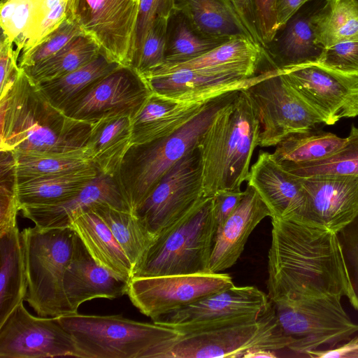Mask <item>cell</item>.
<instances>
[{"mask_svg":"<svg viewBox=\"0 0 358 358\" xmlns=\"http://www.w3.org/2000/svg\"><path fill=\"white\" fill-rule=\"evenodd\" d=\"M317 44L327 48L336 44L358 41V1L324 0L313 17Z\"/></svg>","mask_w":358,"mask_h":358,"instance_id":"35","label":"cell"},{"mask_svg":"<svg viewBox=\"0 0 358 358\" xmlns=\"http://www.w3.org/2000/svg\"><path fill=\"white\" fill-rule=\"evenodd\" d=\"M82 34L84 33L79 25L68 13L67 17L55 29L19 57L20 69L32 66L51 57L72 38Z\"/></svg>","mask_w":358,"mask_h":358,"instance_id":"42","label":"cell"},{"mask_svg":"<svg viewBox=\"0 0 358 358\" xmlns=\"http://www.w3.org/2000/svg\"><path fill=\"white\" fill-rule=\"evenodd\" d=\"M174 13L173 0H139L133 62L155 20L159 17L170 18Z\"/></svg>","mask_w":358,"mask_h":358,"instance_id":"44","label":"cell"},{"mask_svg":"<svg viewBox=\"0 0 358 358\" xmlns=\"http://www.w3.org/2000/svg\"><path fill=\"white\" fill-rule=\"evenodd\" d=\"M332 348L309 351L306 355L311 358H358V336Z\"/></svg>","mask_w":358,"mask_h":358,"instance_id":"50","label":"cell"},{"mask_svg":"<svg viewBox=\"0 0 358 358\" xmlns=\"http://www.w3.org/2000/svg\"><path fill=\"white\" fill-rule=\"evenodd\" d=\"M27 279L24 301L41 317L73 314L64 290L76 232L63 228L27 227L21 231Z\"/></svg>","mask_w":358,"mask_h":358,"instance_id":"7","label":"cell"},{"mask_svg":"<svg viewBox=\"0 0 358 358\" xmlns=\"http://www.w3.org/2000/svg\"><path fill=\"white\" fill-rule=\"evenodd\" d=\"M247 182L268 207L271 219L303 220L306 198L302 178L285 170L271 153L259 152Z\"/></svg>","mask_w":358,"mask_h":358,"instance_id":"21","label":"cell"},{"mask_svg":"<svg viewBox=\"0 0 358 358\" xmlns=\"http://www.w3.org/2000/svg\"><path fill=\"white\" fill-rule=\"evenodd\" d=\"M259 132V122L250 99L245 89L241 90L217 113L199 141L205 196L241 188L248 181Z\"/></svg>","mask_w":358,"mask_h":358,"instance_id":"3","label":"cell"},{"mask_svg":"<svg viewBox=\"0 0 358 358\" xmlns=\"http://www.w3.org/2000/svg\"><path fill=\"white\" fill-rule=\"evenodd\" d=\"M0 150L65 152L86 148L92 124L54 106L22 69L0 97Z\"/></svg>","mask_w":358,"mask_h":358,"instance_id":"2","label":"cell"},{"mask_svg":"<svg viewBox=\"0 0 358 358\" xmlns=\"http://www.w3.org/2000/svg\"><path fill=\"white\" fill-rule=\"evenodd\" d=\"M120 66L101 52L90 62L64 76L37 84L49 101L63 111L96 81Z\"/></svg>","mask_w":358,"mask_h":358,"instance_id":"34","label":"cell"},{"mask_svg":"<svg viewBox=\"0 0 358 358\" xmlns=\"http://www.w3.org/2000/svg\"><path fill=\"white\" fill-rule=\"evenodd\" d=\"M282 75L325 124L358 115V76L342 73L317 63L285 70Z\"/></svg>","mask_w":358,"mask_h":358,"instance_id":"15","label":"cell"},{"mask_svg":"<svg viewBox=\"0 0 358 358\" xmlns=\"http://www.w3.org/2000/svg\"><path fill=\"white\" fill-rule=\"evenodd\" d=\"M0 326L27 292V279L21 232L16 226L0 235Z\"/></svg>","mask_w":358,"mask_h":358,"instance_id":"31","label":"cell"},{"mask_svg":"<svg viewBox=\"0 0 358 358\" xmlns=\"http://www.w3.org/2000/svg\"><path fill=\"white\" fill-rule=\"evenodd\" d=\"M268 256L271 301L340 295L358 310V294L338 234L292 219H272Z\"/></svg>","mask_w":358,"mask_h":358,"instance_id":"1","label":"cell"},{"mask_svg":"<svg viewBox=\"0 0 358 358\" xmlns=\"http://www.w3.org/2000/svg\"><path fill=\"white\" fill-rule=\"evenodd\" d=\"M0 235L17 226L15 159L10 151L0 150Z\"/></svg>","mask_w":358,"mask_h":358,"instance_id":"41","label":"cell"},{"mask_svg":"<svg viewBox=\"0 0 358 358\" xmlns=\"http://www.w3.org/2000/svg\"><path fill=\"white\" fill-rule=\"evenodd\" d=\"M208 101H182L152 92L131 120V145L173 134L199 113Z\"/></svg>","mask_w":358,"mask_h":358,"instance_id":"25","label":"cell"},{"mask_svg":"<svg viewBox=\"0 0 358 358\" xmlns=\"http://www.w3.org/2000/svg\"><path fill=\"white\" fill-rule=\"evenodd\" d=\"M346 140L314 129L288 135L276 145L272 155L281 166L287 169L327 158L341 148Z\"/></svg>","mask_w":358,"mask_h":358,"instance_id":"33","label":"cell"},{"mask_svg":"<svg viewBox=\"0 0 358 358\" xmlns=\"http://www.w3.org/2000/svg\"><path fill=\"white\" fill-rule=\"evenodd\" d=\"M306 203L302 220L339 234L358 217V176L301 177Z\"/></svg>","mask_w":358,"mask_h":358,"instance_id":"17","label":"cell"},{"mask_svg":"<svg viewBox=\"0 0 358 358\" xmlns=\"http://www.w3.org/2000/svg\"><path fill=\"white\" fill-rule=\"evenodd\" d=\"M138 4L134 0H68V13L102 53L131 67Z\"/></svg>","mask_w":358,"mask_h":358,"instance_id":"11","label":"cell"},{"mask_svg":"<svg viewBox=\"0 0 358 358\" xmlns=\"http://www.w3.org/2000/svg\"><path fill=\"white\" fill-rule=\"evenodd\" d=\"M68 15V0H8L1 3V36L19 57L55 29Z\"/></svg>","mask_w":358,"mask_h":358,"instance_id":"20","label":"cell"},{"mask_svg":"<svg viewBox=\"0 0 358 358\" xmlns=\"http://www.w3.org/2000/svg\"><path fill=\"white\" fill-rule=\"evenodd\" d=\"M129 282L98 264L76 233L71 260L64 276V293L73 314L87 301L127 294Z\"/></svg>","mask_w":358,"mask_h":358,"instance_id":"23","label":"cell"},{"mask_svg":"<svg viewBox=\"0 0 358 358\" xmlns=\"http://www.w3.org/2000/svg\"><path fill=\"white\" fill-rule=\"evenodd\" d=\"M152 94L145 79L131 66H121L96 81L64 110L69 117L94 124L102 119H133Z\"/></svg>","mask_w":358,"mask_h":358,"instance_id":"14","label":"cell"},{"mask_svg":"<svg viewBox=\"0 0 358 358\" xmlns=\"http://www.w3.org/2000/svg\"><path fill=\"white\" fill-rule=\"evenodd\" d=\"M234 212L218 227L210 262L211 273H220L234 265L252 231L263 219L272 217L255 187L248 184Z\"/></svg>","mask_w":358,"mask_h":358,"instance_id":"24","label":"cell"},{"mask_svg":"<svg viewBox=\"0 0 358 358\" xmlns=\"http://www.w3.org/2000/svg\"><path fill=\"white\" fill-rule=\"evenodd\" d=\"M57 320L73 336L79 358H143L150 349L180 334L171 327L132 320L122 314L77 313Z\"/></svg>","mask_w":358,"mask_h":358,"instance_id":"8","label":"cell"},{"mask_svg":"<svg viewBox=\"0 0 358 358\" xmlns=\"http://www.w3.org/2000/svg\"><path fill=\"white\" fill-rule=\"evenodd\" d=\"M176 330V338L150 349L143 358L244 357L253 350L288 348L294 341L282 331L272 302L261 315Z\"/></svg>","mask_w":358,"mask_h":358,"instance_id":"4","label":"cell"},{"mask_svg":"<svg viewBox=\"0 0 358 358\" xmlns=\"http://www.w3.org/2000/svg\"><path fill=\"white\" fill-rule=\"evenodd\" d=\"M239 91L209 99L199 113L173 134L130 146L114 179L132 213L152 193L169 170L198 146L201 136L214 117L234 100Z\"/></svg>","mask_w":358,"mask_h":358,"instance_id":"5","label":"cell"},{"mask_svg":"<svg viewBox=\"0 0 358 358\" xmlns=\"http://www.w3.org/2000/svg\"><path fill=\"white\" fill-rule=\"evenodd\" d=\"M134 1H137V2H138V3H139V0H134Z\"/></svg>","mask_w":358,"mask_h":358,"instance_id":"53","label":"cell"},{"mask_svg":"<svg viewBox=\"0 0 358 358\" xmlns=\"http://www.w3.org/2000/svg\"><path fill=\"white\" fill-rule=\"evenodd\" d=\"M271 304L268 296L257 287L233 285L162 315L152 321L177 329L241 316L261 315Z\"/></svg>","mask_w":358,"mask_h":358,"instance_id":"18","label":"cell"},{"mask_svg":"<svg viewBox=\"0 0 358 358\" xmlns=\"http://www.w3.org/2000/svg\"><path fill=\"white\" fill-rule=\"evenodd\" d=\"M217 229L213 196H204L157 235L134 266L132 278L211 273Z\"/></svg>","mask_w":358,"mask_h":358,"instance_id":"6","label":"cell"},{"mask_svg":"<svg viewBox=\"0 0 358 358\" xmlns=\"http://www.w3.org/2000/svg\"><path fill=\"white\" fill-rule=\"evenodd\" d=\"M277 69L245 89L259 122V146H276L293 133L314 129L322 118L288 84Z\"/></svg>","mask_w":358,"mask_h":358,"instance_id":"10","label":"cell"},{"mask_svg":"<svg viewBox=\"0 0 358 358\" xmlns=\"http://www.w3.org/2000/svg\"><path fill=\"white\" fill-rule=\"evenodd\" d=\"M204 196L202 158L196 146L169 170L133 213L157 236Z\"/></svg>","mask_w":358,"mask_h":358,"instance_id":"12","label":"cell"},{"mask_svg":"<svg viewBox=\"0 0 358 358\" xmlns=\"http://www.w3.org/2000/svg\"><path fill=\"white\" fill-rule=\"evenodd\" d=\"M234 285L222 273L132 278L127 295L141 313L152 320Z\"/></svg>","mask_w":358,"mask_h":358,"instance_id":"13","label":"cell"},{"mask_svg":"<svg viewBox=\"0 0 358 358\" xmlns=\"http://www.w3.org/2000/svg\"><path fill=\"white\" fill-rule=\"evenodd\" d=\"M266 70L253 77L201 69H178L141 76L152 92L182 101H205L220 94L248 88L273 74Z\"/></svg>","mask_w":358,"mask_h":358,"instance_id":"19","label":"cell"},{"mask_svg":"<svg viewBox=\"0 0 358 358\" xmlns=\"http://www.w3.org/2000/svg\"><path fill=\"white\" fill-rule=\"evenodd\" d=\"M100 204H108L120 210L131 212L114 178L100 172L82 191L63 202L25 206L20 210L24 217L38 227L63 228L71 227L76 217Z\"/></svg>","mask_w":358,"mask_h":358,"instance_id":"22","label":"cell"},{"mask_svg":"<svg viewBox=\"0 0 358 358\" xmlns=\"http://www.w3.org/2000/svg\"><path fill=\"white\" fill-rule=\"evenodd\" d=\"M317 64L342 73L358 76V41L324 48Z\"/></svg>","mask_w":358,"mask_h":358,"instance_id":"45","label":"cell"},{"mask_svg":"<svg viewBox=\"0 0 358 358\" xmlns=\"http://www.w3.org/2000/svg\"><path fill=\"white\" fill-rule=\"evenodd\" d=\"M71 227L98 264L130 281L133 266L104 221L92 210L76 217Z\"/></svg>","mask_w":358,"mask_h":358,"instance_id":"29","label":"cell"},{"mask_svg":"<svg viewBox=\"0 0 358 358\" xmlns=\"http://www.w3.org/2000/svg\"><path fill=\"white\" fill-rule=\"evenodd\" d=\"M264 56L263 45L248 36H238L195 59L176 64L164 63L149 73L189 69L231 73L250 78L260 73L257 71Z\"/></svg>","mask_w":358,"mask_h":358,"instance_id":"26","label":"cell"},{"mask_svg":"<svg viewBox=\"0 0 358 358\" xmlns=\"http://www.w3.org/2000/svg\"><path fill=\"white\" fill-rule=\"evenodd\" d=\"M170 18H157L148 31L141 51L131 66L141 76L152 71L165 62Z\"/></svg>","mask_w":358,"mask_h":358,"instance_id":"43","label":"cell"},{"mask_svg":"<svg viewBox=\"0 0 358 358\" xmlns=\"http://www.w3.org/2000/svg\"><path fill=\"white\" fill-rule=\"evenodd\" d=\"M92 210L107 224L134 268L157 236L132 212L120 210L108 204L98 205Z\"/></svg>","mask_w":358,"mask_h":358,"instance_id":"37","label":"cell"},{"mask_svg":"<svg viewBox=\"0 0 358 358\" xmlns=\"http://www.w3.org/2000/svg\"><path fill=\"white\" fill-rule=\"evenodd\" d=\"M244 194V191L241 188H236L220 190L213 196L214 213L218 227H220L234 212Z\"/></svg>","mask_w":358,"mask_h":358,"instance_id":"48","label":"cell"},{"mask_svg":"<svg viewBox=\"0 0 358 358\" xmlns=\"http://www.w3.org/2000/svg\"><path fill=\"white\" fill-rule=\"evenodd\" d=\"M262 39L266 44L275 38L278 30L274 9V0H254Z\"/></svg>","mask_w":358,"mask_h":358,"instance_id":"47","label":"cell"},{"mask_svg":"<svg viewBox=\"0 0 358 358\" xmlns=\"http://www.w3.org/2000/svg\"><path fill=\"white\" fill-rule=\"evenodd\" d=\"M173 5L175 13L203 37L227 41L245 36L252 39L231 0H173Z\"/></svg>","mask_w":358,"mask_h":358,"instance_id":"28","label":"cell"},{"mask_svg":"<svg viewBox=\"0 0 358 358\" xmlns=\"http://www.w3.org/2000/svg\"><path fill=\"white\" fill-rule=\"evenodd\" d=\"M345 145L324 159L285 169L300 177L317 175L358 176V128L352 125Z\"/></svg>","mask_w":358,"mask_h":358,"instance_id":"40","label":"cell"},{"mask_svg":"<svg viewBox=\"0 0 358 358\" xmlns=\"http://www.w3.org/2000/svg\"><path fill=\"white\" fill-rule=\"evenodd\" d=\"M66 356L77 357L78 350L57 317L34 316L21 302L0 326V358Z\"/></svg>","mask_w":358,"mask_h":358,"instance_id":"16","label":"cell"},{"mask_svg":"<svg viewBox=\"0 0 358 358\" xmlns=\"http://www.w3.org/2000/svg\"><path fill=\"white\" fill-rule=\"evenodd\" d=\"M131 120L128 116H115L92 124L86 147L99 172L115 178L131 145Z\"/></svg>","mask_w":358,"mask_h":358,"instance_id":"30","label":"cell"},{"mask_svg":"<svg viewBox=\"0 0 358 358\" xmlns=\"http://www.w3.org/2000/svg\"><path fill=\"white\" fill-rule=\"evenodd\" d=\"M317 0H274L278 32L307 3Z\"/></svg>","mask_w":358,"mask_h":358,"instance_id":"51","label":"cell"},{"mask_svg":"<svg viewBox=\"0 0 358 358\" xmlns=\"http://www.w3.org/2000/svg\"><path fill=\"white\" fill-rule=\"evenodd\" d=\"M240 15L252 38L266 47L258 27L255 4L254 0H231Z\"/></svg>","mask_w":358,"mask_h":358,"instance_id":"49","label":"cell"},{"mask_svg":"<svg viewBox=\"0 0 358 358\" xmlns=\"http://www.w3.org/2000/svg\"><path fill=\"white\" fill-rule=\"evenodd\" d=\"M274 358L276 355L274 354V351L268 350H257L251 351L247 353L244 358Z\"/></svg>","mask_w":358,"mask_h":358,"instance_id":"52","label":"cell"},{"mask_svg":"<svg viewBox=\"0 0 358 358\" xmlns=\"http://www.w3.org/2000/svg\"><path fill=\"white\" fill-rule=\"evenodd\" d=\"M324 1L302 7L280 30L271 59L273 69L285 71L319 62L324 48L315 41L313 17Z\"/></svg>","mask_w":358,"mask_h":358,"instance_id":"27","label":"cell"},{"mask_svg":"<svg viewBox=\"0 0 358 358\" xmlns=\"http://www.w3.org/2000/svg\"><path fill=\"white\" fill-rule=\"evenodd\" d=\"M99 171L92 165L79 170L17 183L20 210L25 206H47L63 202L78 194L94 180Z\"/></svg>","mask_w":358,"mask_h":358,"instance_id":"32","label":"cell"},{"mask_svg":"<svg viewBox=\"0 0 358 358\" xmlns=\"http://www.w3.org/2000/svg\"><path fill=\"white\" fill-rule=\"evenodd\" d=\"M173 15L175 24L171 29L168 27L164 63L176 64L195 59L227 41L203 37L192 29L182 15Z\"/></svg>","mask_w":358,"mask_h":358,"instance_id":"39","label":"cell"},{"mask_svg":"<svg viewBox=\"0 0 358 358\" xmlns=\"http://www.w3.org/2000/svg\"><path fill=\"white\" fill-rule=\"evenodd\" d=\"M96 43L82 34L72 38L51 57L22 69L36 83L64 76L92 61L101 53Z\"/></svg>","mask_w":358,"mask_h":358,"instance_id":"38","label":"cell"},{"mask_svg":"<svg viewBox=\"0 0 358 358\" xmlns=\"http://www.w3.org/2000/svg\"><path fill=\"white\" fill-rule=\"evenodd\" d=\"M358 1V0H357Z\"/></svg>","mask_w":358,"mask_h":358,"instance_id":"54","label":"cell"},{"mask_svg":"<svg viewBox=\"0 0 358 358\" xmlns=\"http://www.w3.org/2000/svg\"><path fill=\"white\" fill-rule=\"evenodd\" d=\"M340 295L271 301L279 324L293 338L288 347L306 355L322 346L332 348L358 333V324L345 310Z\"/></svg>","mask_w":358,"mask_h":358,"instance_id":"9","label":"cell"},{"mask_svg":"<svg viewBox=\"0 0 358 358\" xmlns=\"http://www.w3.org/2000/svg\"><path fill=\"white\" fill-rule=\"evenodd\" d=\"M20 71L18 57L13 47L1 36L0 43V97L6 94Z\"/></svg>","mask_w":358,"mask_h":358,"instance_id":"46","label":"cell"},{"mask_svg":"<svg viewBox=\"0 0 358 358\" xmlns=\"http://www.w3.org/2000/svg\"><path fill=\"white\" fill-rule=\"evenodd\" d=\"M13 153L15 159L17 183L94 165L87 147L65 152Z\"/></svg>","mask_w":358,"mask_h":358,"instance_id":"36","label":"cell"}]
</instances>
